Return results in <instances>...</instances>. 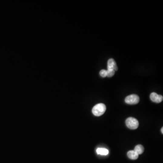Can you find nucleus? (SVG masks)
Segmentation results:
<instances>
[{
  "instance_id": "obj_3",
  "label": "nucleus",
  "mask_w": 163,
  "mask_h": 163,
  "mask_svg": "<svg viewBox=\"0 0 163 163\" xmlns=\"http://www.w3.org/2000/svg\"><path fill=\"white\" fill-rule=\"evenodd\" d=\"M125 102L130 105H135L137 104L140 101V98L136 94H132L126 97L125 98Z\"/></svg>"
},
{
  "instance_id": "obj_4",
  "label": "nucleus",
  "mask_w": 163,
  "mask_h": 163,
  "mask_svg": "<svg viewBox=\"0 0 163 163\" xmlns=\"http://www.w3.org/2000/svg\"><path fill=\"white\" fill-rule=\"evenodd\" d=\"M150 98L153 102L159 103L162 101L163 97L162 95H159L155 92H152L150 95Z\"/></svg>"
},
{
  "instance_id": "obj_1",
  "label": "nucleus",
  "mask_w": 163,
  "mask_h": 163,
  "mask_svg": "<svg viewBox=\"0 0 163 163\" xmlns=\"http://www.w3.org/2000/svg\"><path fill=\"white\" fill-rule=\"evenodd\" d=\"M106 110V107L103 103H98L95 105L92 109L93 115L97 117L101 116L105 113Z\"/></svg>"
},
{
  "instance_id": "obj_2",
  "label": "nucleus",
  "mask_w": 163,
  "mask_h": 163,
  "mask_svg": "<svg viewBox=\"0 0 163 163\" xmlns=\"http://www.w3.org/2000/svg\"><path fill=\"white\" fill-rule=\"evenodd\" d=\"M126 126L129 129L135 130L139 126V122L136 119L133 118H129L125 121Z\"/></svg>"
},
{
  "instance_id": "obj_7",
  "label": "nucleus",
  "mask_w": 163,
  "mask_h": 163,
  "mask_svg": "<svg viewBox=\"0 0 163 163\" xmlns=\"http://www.w3.org/2000/svg\"><path fill=\"white\" fill-rule=\"evenodd\" d=\"M134 151L138 155H141L144 152V148L143 145H136L135 148L134 150Z\"/></svg>"
},
{
  "instance_id": "obj_5",
  "label": "nucleus",
  "mask_w": 163,
  "mask_h": 163,
  "mask_svg": "<svg viewBox=\"0 0 163 163\" xmlns=\"http://www.w3.org/2000/svg\"><path fill=\"white\" fill-rule=\"evenodd\" d=\"M108 69H112L115 71L118 70V67L117 66V64L113 58H110L108 61Z\"/></svg>"
},
{
  "instance_id": "obj_11",
  "label": "nucleus",
  "mask_w": 163,
  "mask_h": 163,
  "mask_svg": "<svg viewBox=\"0 0 163 163\" xmlns=\"http://www.w3.org/2000/svg\"><path fill=\"white\" fill-rule=\"evenodd\" d=\"M163 128L162 127V129H161V132H162V133H163Z\"/></svg>"
},
{
  "instance_id": "obj_10",
  "label": "nucleus",
  "mask_w": 163,
  "mask_h": 163,
  "mask_svg": "<svg viewBox=\"0 0 163 163\" xmlns=\"http://www.w3.org/2000/svg\"><path fill=\"white\" fill-rule=\"evenodd\" d=\"M99 74L101 77L105 78L107 77V71L105 69H102L101 70Z\"/></svg>"
},
{
  "instance_id": "obj_6",
  "label": "nucleus",
  "mask_w": 163,
  "mask_h": 163,
  "mask_svg": "<svg viewBox=\"0 0 163 163\" xmlns=\"http://www.w3.org/2000/svg\"><path fill=\"white\" fill-rule=\"evenodd\" d=\"M127 156L131 160H135L138 159L139 155L134 151H130L127 152Z\"/></svg>"
},
{
  "instance_id": "obj_8",
  "label": "nucleus",
  "mask_w": 163,
  "mask_h": 163,
  "mask_svg": "<svg viewBox=\"0 0 163 163\" xmlns=\"http://www.w3.org/2000/svg\"><path fill=\"white\" fill-rule=\"evenodd\" d=\"M97 154L100 155H106L108 154V150H107L105 148H99L97 149Z\"/></svg>"
},
{
  "instance_id": "obj_9",
  "label": "nucleus",
  "mask_w": 163,
  "mask_h": 163,
  "mask_svg": "<svg viewBox=\"0 0 163 163\" xmlns=\"http://www.w3.org/2000/svg\"><path fill=\"white\" fill-rule=\"evenodd\" d=\"M107 71V77H111L115 74V71L112 69H108Z\"/></svg>"
}]
</instances>
